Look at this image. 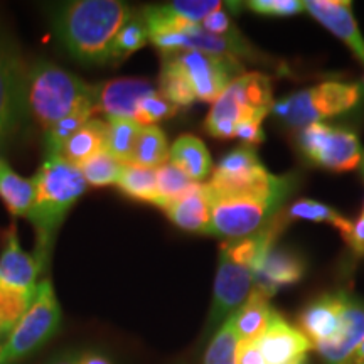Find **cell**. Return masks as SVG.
Returning <instances> with one entry per match:
<instances>
[{
	"label": "cell",
	"instance_id": "obj_1",
	"mask_svg": "<svg viewBox=\"0 0 364 364\" xmlns=\"http://www.w3.org/2000/svg\"><path fill=\"white\" fill-rule=\"evenodd\" d=\"M132 17L130 7L118 0H78L59 11L54 31L66 51L81 63L110 61L118 31Z\"/></svg>",
	"mask_w": 364,
	"mask_h": 364
},
{
	"label": "cell",
	"instance_id": "obj_2",
	"mask_svg": "<svg viewBox=\"0 0 364 364\" xmlns=\"http://www.w3.org/2000/svg\"><path fill=\"white\" fill-rule=\"evenodd\" d=\"M34 204L29 220L36 228L34 258L39 267H48L54 238L65 218L86 191L81 171L61 156H48L33 177Z\"/></svg>",
	"mask_w": 364,
	"mask_h": 364
},
{
	"label": "cell",
	"instance_id": "obj_3",
	"mask_svg": "<svg viewBox=\"0 0 364 364\" xmlns=\"http://www.w3.org/2000/svg\"><path fill=\"white\" fill-rule=\"evenodd\" d=\"M95 97V86L51 63H38L26 76V107L44 130Z\"/></svg>",
	"mask_w": 364,
	"mask_h": 364
},
{
	"label": "cell",
	"instance_id": "obj_4",
	"mask_svg": "<svg viewBox=\"0 0 364 364\" xmlns=\"http://www.w3.org/2000/svg\"><path fill=\"white\" fill-rule=\"evenodd\" d=\"M292 191L273 194L211 196V225L209 233L226 241L243 240L262 231L280 213L285 199Z\"/></svg>",
	"mask_w": 364,
	"mask_h": 364
},
{
	"label": "cell",
	"instance_id": "obj_5",
	"mask_svg": "<svg viewBox=\"0 0 364 364\" xmlns=\"http://www.w3.org/2000/svg\"><path fill=\"white\" fill-rule=\"evenodd\" d=\"M361 95V86L356 83L326 81L279 100L272 105L270 113L290 129L302 130L322 118L349 112L359 103Z\"/></svg>",
	"mask_w": 364,
	"mask_h": 364
},
{
	"label": "cell",
	"instance_id": "obj_6",
	"mask_svg": "<svg viewBox=\"0 0 364 364\" xmlns=\"http://www.w3.org/2000/svg\"><path fill=\"white\" fill-rule=\"evenodd\" d=\"M59 326H61V307L51 282H39L33 306L0 349V364H16L31 356L56 334Z\"/></svg>",
	"mask_w": 364,
	"mask_h": 364
},
{
	"label": "cell",
	"instance_id": "obj_7",
	"mask_svg": "<svg viewBox=\"0 0 364 364\" xmlns=\"http://www.w3.org/2000/svg\"><path fill=\"white\" fill-rule=\"evenodd\" d=\"M300 152L314 166L332 172H348L361 166L363 149L358 135L348 129L317 122L299 130Z\"/></svg>",
	"mask_w": 364,
	"mask_h": 364
},
{
	"label": "cell",
	"instance_id": "obj_8",
	"mask_svg": "<svg viewBox=\"0 0 364 364\" xmlns=\"http://www.w3.org/2000/svg\"><path fill=\"white\" fill-rule=\"evenodd\" d=\"M188 76L194 95L203 102L215 103L233 80L243 75L238 59L211 56L199 51H181L172 54Z\"/></svg>",
	"mask_w": 364,
	"mask_h": 364
},
{
	"label": "cell",
	"instance_id": "obj_9",
	"mask_svg": "<svg viewBox=\"0 0 364 364\" xmlns=\"http://www.w3.org/2000/svg\"><path fill=\"white\" fill-rule=\"evenodd\" d=\"M26 108V75L16 51L0 44V147L19 125Z\"/></svg>",
	"mask_w": 364,
	"mask_h": 364
},
{
	"label": "cell",
	"instance_id": "obj_10",
	"mask_svg": "<svg viewBox=\"0 0 364 364\" xmlns=\"http://www.w3.org/2000/svg\"><path fill=\"white\" fill-rule=\"evenodd\" d=\"M257 346L267 364H306L307 353L312 349L307 336L289 324L277 311L265 332L257 339Z\"/></svg>",
	"mask_w": 364,
	"mask_h": 364
},
{
	"label": "cell",
	"instance_id": "obj_11",
	"mask_svg": "<svg viewBox=\"0 0 364 364\" xmlns=\"http://www.w3.org/2000/svg\"><path fill=\"white\" fill-rule=\"evenodd\" d=\"M307 272L306 260L297 252L289 248L273 247L253 270V285L257 292L270 299L282 287L297 284Z\"/></svg>",
	"mask_w": 364,
	"mask_h": 364
},
{
	"label": "cell",
	"instance_id": "obj_12",
	"mask_svg": "<svg viewBox=\"0 0 364 364\" xmlns=\"http://www.w3.org/2000/svg\"><path fill=\"white\" fill-rule=\"evenodd\" d=\"M348 294H324L300 312L299 322L304 334L311 341L312 348L317 344L334 339L343 329V314Z\"/></svg>",
	"mask_w": 364,
	"mask_h": 364
},
{
	"label": "cell",
	"instance_id": "obj_13",
	"mask_svg": "<svg viewBox=\"0 0 364 364\" xmlns=\"http://www.w3.org/2000/svg\"><path fill=\"white\" fill-rule=\"evenodd\" d=\"M97 90V112H102L112 118H130L135 120L139 103L145 97L156 93L150 81L144 78H117L107 83L95 86Z\"/></svg>",
	"mask_w": 364,
	"mask_h": 364
},
{
	"label": "cell",
	"instance_id": "obj_14",
	"mask_svg": "<svg viewBox=\"0 0 364 364\" xmlns=\"http://www.w3.org/2000/svg\"><path fill=\"white\" fill-rule=\"evenodd\" d=\"M306 11L326 29L346 43L364 66V39L348 0H306Z\"/></svg>",
	"mask_w": 364,
	"mask_h": 364
},
{
	"label": "cell",
	"instance_id": "obj_15",
	"mask_svg": "<svg viewBox=\"0 0 364 364\" xmlns=\"http://www.w3.org/2000/svg\"><path fill=\"white\" fill-rule=\"evenodd\" d=\"M41 270L43 268L39 267L34 255L22 250L16 225L9 226L4 233L2 255H0V282L14 289H36Z\"/></svg>",
	"mask_w": 364,
	"mask_h": 364
},
{
	"label": "cell",
	"instance_id": "obj_16",
	"mask_svg": "<svg viewBox=\"0 0 364 364\" xmlns=\"http://www.w3.org/2000/svg\"><path fill=\"white\" fill-rule=\"evenodd\" d=\"M364 343V302L348 294L343 314V329L334 339L314 346L326 364H339Z\"/></svg>",
	"mask_w": 364,
	"mask_h": 364
},
{
	"label": "cell",
	"instance_id": "obj_17",
	"mask_svg": "<svg viewBox=\"0 0 364 364\" xmlns=\"http://www.w3.org/2000/svg\"><path fill=\"white\" fill-rule=\"evenodd\" d=\"M164 211L181 230L191 233H209L211 208H209L206 186L201 182H196L188 193L171 203Z\"/></svg>",
	"mask_w": 364,
	"mask_h": 364
},
{
	"label": "cell",
	"instance_id": "obj_18",
	"mask_svg": "<svg viewBox=\"0 0 364 364\" xmlns=\"http://www.w3.org/2000/svg\"><path fill=\"white\" fill-rule=\"evenodd\" d=\"M108 124L98 118H91L65 144L61 157L80 167L81 164L107 150Z\"/></svg>",
	"mask_w": 364,
	"mask_h": 364
},
{
	"label": "cell",
	"instance_id": "obj_19",
	"mask_svg": "<svg viewBox=\"0 0 364 364\" xmlns=\"http://www.w3.org/2000/svg\"><path fill=\"white\" fill-rule=\"evenodd\" d=\"M169 162L174 164L177 169H181L194 182L206 179L213 169V161L206 145L201 142V139L189 134L181 135L172 144Z\"/></svg>",
	"mask_w": 364,
	"mask_h": 364
},
{
	"label": "cell",
	"instance_id": "obj_20",
	"mask_svg": "<svg viewBox=\"0 0 364 364\" xmlns=\"http://www.w3.org/2000/svg\"><path fill=\"white\" fill-rule=\"evenodd\" d=\"M273 309L268 299L257 290H252L247 302L233 314L236 332L241 343L243 341H257L270 324Z\"/></svg>",
	"mask_w": 364,
	"mask_h": 364
},
{
	"label": "cell",
	"instance_id": "obj_21",
	"mask_svg": "<svg viewBox=\"0 0 364 364\" xmlns=\"http://www.w3.org/2000/svg\"><path fill=\"white\" fill-rule=\"evenodd\" d=\"M33 179L16 174L6 162H0V198L14 216H29L34 204Z\"/></svg>",
	"mask_w": 364,
	"mask_h": 364
},
{
	"label": "cell",
	"instance_id": "obj_22",
	"mask_svg": "<svg viewBox=\"0 0 364 364\" xmlns=\"http://www.w3.org/2000/svg\"><path fill=\"white\" fill-rule=\"evenodd\" d=\"M122 193L134 198L136 201L159 204L157 193V169L136 166V164H124L117 181Z\"/></svg>",
	"mask_w": 364,
	"mask_h": 364
},
{
	"label": "cell",
	"instance_id": "obj_23",
	"mask_svg": "<svg viewBox=\"0 0 364 364\" xmlns=\"http://www.w3.org/2000/svg\"><path fill=\"white\" fill-rule=\"evenodd\" d=\"M36 294H38V287L22 290L0 282V338L12 334L21 318L33 306Z\"/></svg>",
	"mask_w": 364,
	"mask_h": 364
},
{
	"label": "cell",
	"instance_id": "obj_24",
	"mask_svg": "<svg viewBox=\"0 0 364 364\" xmlns=\"http://www.w3.org/2000/svg\"><path fill=\"white\" fill-rule=\"evenodd\" d=\"M161 91L162 97L169 100L172 105L189 107L196 100L194 90L191 86L188 76L179 65V61L172 54H164V65L161 73Z\"/></svg>",
	"mask_w": 364,
	"mask_h": 364
},
{
	"label": "cell",
	"instance_id": "obj_25",
	"mask_svg": "<svg viewBox=\"0 0 364 364\" xmlns=\"http://www.w3.org/2000/svg\"><path fill=\"white\" fill-rule=\"evenodd\" d=\"M97 113V102H88L73 110L70 115L56 122L51 129L46 130V149L48 156H61V150L73 135Z\"/></svg>",
	"mask_w": 364,
	"mask_h": 364
},
{
	"label": "cell",
	"instance_id": "obj_26",
	"mask_svg": "<svg viewBox=\"0 0 364 364\" xmlns=\"http://www.w3.org/2000/svg\"><path fill=\"white\" fill-rule=\"evenodd\" d=\"M169 152L171 149L166 134L157 125L144 127L135 144L132 164L159 169L164 164L169 162Z\"/></svg>",
	"mask_w": 364,
	"mask_h": 364
},
{
	"label": "cell",
	"instance_id": "obj_27",
	"mask_svg": "<svg viewBox=\"0 0 364 364\" xmlns=\"http://www.w3.org/2000/svg\"><path fill=\"white\" fill-rule=\"evenodd\" d=\"M287 220H306L312 223H326V225L334 226L341 236L346 240L351 233L353 221L341 215L338 209L327 206V204L312 201V199H299L287 211Z\"/></svg>",
	"mask_w": 364,
	"mask_h": 364
},
{
	"label": "cell",
	"instance_id": "obj_28",
	"mask_svg": "<svg viewBox=\"0 0 364 364\" xmlns=\"http://www.w3.org/2000/svg\"><path fill=\"white\" fill-rule=\"evenodd\" d=\"M144 127L130 118L108 120L107 152L120 164H132L135 144Z\"/></svg>",
	"mask_w": 364,
	"mask_h": 364
},
{
	"label": "cell",
	"instance_id": "obj_29",
	"mask_svg": "<svg viewBox=\"0 0 364 364\" xmlns=\"http://www.w3.org/2000/svg\"><path fill=\"white\" fill-rule=\"evenodd\" d=\"M238 346V332H236L233 316H230L213 336L211 343L204 353L203 364H236Z\"/></svg>",
	"mask_w": 364,
	"mask_h": 364
},
{
	"label": "cell",
	"instance_id": "obj_30",
	"mask_svg": "<svg viewBox=\"0 0 364 364\" xmlns=\"http://www.w3.org/2000/svg\"><path fill=\"white\" fill-rule=\"evenodd\" d=\"M149 41V31L145 26L144 17H136L132 14V17L125 22V26L118 31L115 41L112 46L110 61H122L129 58L139 49H142Z\"/></svg>",
	"mask_w": 364,
	"mask_h": 364
},
{
	"label": "cell",
	"instance_id": "obj_31",
	"mask_svg": "<svg viewBox=\"0 0 364 364\" xmlns=\"http://www.w3.org/2000/svg\"><path fill=\"white\" fill-rule=\"evenodd\" d=\"M196 182L177 169L174 164L167 162L157 169V193H159V208L166 209L171 203L179 199L193 188Z\"/></svg>",
	"mask_w": 364,
	"mask_h": 364
},
{
	"label": "cell",
	"instance_id": "obj_32",
	"mask_svg": "<svg viewBox=\"0 0 364 364\" xmlns=\"http://www.w3.org/2000/svg\"><path fill=\"white\" fill-rule=\"evenodd\" d=\"M122 166L124 164L118 162L117 159H113L105 150V152H100L95 157H91L81 164L78 169L83 174L86 184L95 186V188H103V186L117 184Z\"/></svg>",
	"mask_w": 364,
	"mask_h": 364
},
{
	"label": "cell",
	"instance_id": "obj_33",
	"mask_svg": "<svg viewBox=\"0 0 364 364\" xmlns=\"http://www.w3.org/2000/svg\"><path fill=\"white\" fill-rule=\"evenodd\" d=\"M223 2L216 0H174V2L162 4L164 12L172 19L184 22V24H199L209 14L220 11Z\"/></svg>",
	"mask_w": 364,
	"mask_h": 364
},
{
	"label": "cell",
	"instance_id": "obj_34",
	"mask_svg": "<svg viewBox=\"0 0 364 364\" xmlns=\"http://www.w3.org/2000/svg\"><path fill=\"white\" fill-rule=\"evenodd\" d=\"M177 113V107L172 105L169 100L162 97L159 91L145 97L142 102L139 103L135 113V122L142 127L156 125L157 122L166 120V118L174 117Z\"/></svg>",
	"mask_w": 364,
	"mask_h": 364
},
{
	"label": "cell",
	"instance_id": "obj_35",
	"mask_svg": "<svg viewBox=\"0 0 364 364\" xmlns=\"http://www.w3.org/2000/svg\"><path fill=\"white\" fill-rule=\"evenodd\" d=\"M262 162L252 147H238L221 159L215 171L223 174H241L260 167Z\"/></svg>",
	"mask_w": 364,
	"mask_h": 364
},
{
	"label": "cell",
	"instance_id": "obj_36",
	"mask_svg": "<svg viewBox=\"0 0 364 364\" xmlns=\"http://www.w3.org/2000/svg\"><path fill=\"white\" fill-rule=\"evenodd\" d=\"M247 6L250 11L273 17H289L306 11L300 0H252Z\"/></svg>",
	"mask_w": 364,
	"mask_h": 364
},
{
	"label": "cell",
	"instance_id": "obj_37",
	"mask_svg": "<svg viewBox=\"0 0 364 364\" xmlns=\"http://www.w3.org/2000/svg\"><path fill=\"white\" fill-rule=\"evenodd\" d=\"M203 27L208 31V33L215 36H231L236 33L233 22H231L230 16H228V12L223 7L220 11L209 14L206 19L203 21Z\"/></svg>",
	"mask_w": 364,
	"mask_h": 364
},
{
	"label": "cell",
	"instance_id": "obj_38",
	"mask_svg": "<svg viewBox=\"0 0 364 364\" xmlns=\"http://www.w3.org/2000/svg\"><path fill=\"white\" fill-rule=\"evenodd\" d=\"M265 118H250L238 124L236 127V139H241L245 144L248 145H257L262 144L265 140V134H263L262 124Z\"/></svg>",
	"mask_w": 364,
	"mask_h": 364
},
{
	"label": "cell",
	"instance_id": "obj_39",
	"mask_svg": "<svg viewBox=\"0 0 364 364\" xmlns=\"http://www.w3.org/2000/svg\"><path fill=\"white\" fill-rule=\"evenodd\" d=\"M236 364H267L265 358L262 356L260 349H258L257 341H243V343L240 341Z\"/></svg>",
	"mask_w": 364,
	"mask_h": 364
},
{
	"label": "cell",
	"instance_id": "obj_40",
	"mask_svg": "<svg viewBox=\"0 0 364 364\" xmlns=\"http://www.w3.org/2000/svg\"><path fill=\"white\" fill-rule=\"evenodd\" d=\"M348 247L359 255H364V211L363 215L358 218L356 221H353L351 233L346 238Z\"/></svg>",
	"mask_w": 364,
	"mask_h": 364
},
{
	"label": "cell",
	"instance_id": "obj_41",
	"mask_svg": "<svg viewBox=\"0 0 364 364\" xmlns=\"http://www.w3.org/2000/svg\"><path fill=\"white\" fill-rule=\"evenodd\" d=\"M80 364H112V361L98 353H86L81 354Z\"/></svg>",
	"mask_w": 364,
	"mask_h": 364
},
{
	"label": "cell",
	"instance_id": "obj_42",
	"mask_svg": "<svg viewBox=\"0 0 364 364\" xmlns=\"http://www.w3.org/2000/svg\"><path fill=\"white\" fill-rule=\"evenodd\" d=\"M339 364H364V343L359 344L358 348Z\"/></svg>",
	"mask_w": 364,
	"mask_h": 364
},
{
	"label": "cell",
	"instance_id": "obj_43",
	"mask_svg": "<svg viewBox=\"0 0 364 364\" xmlns=\"http://www.w3.org/2000/svg\"><path fill=\"white\" fill-rule=\"evenodd\" d=\"M80 354L76 353H65L61 356L54 358L48 364H80Z\"/></svg>",
	"mask_w": 364,
	"mask_h": 364
},
{
	"label": "cell",
	"instance_id": "obj_44",
	"mask_svg": "<svg viewBox=\"0 0 364 364\" xmlns=\"http://www.w3.org/2000/svg\"><path fill=\"white\" fill-rule=\"evenodd\" d=\"M361 169H363V176H364V154H363V161H361Z\"/></svg>",
	"mask_w": 364,
	"mask_h": 364
},
{
	"label": "cell",
	"instance_id": "obj_45",
	"mask_svg": "<svg viewBox=\"0 0 364 364\" xmlns=\"http://www.w3.org/2000/svg\"><path fill=\"white\" fill-rule=\"evenodd\" d=\"M0 162H2V161H0Z\"/></svg>",
	"mask_w": 364,
	"mask_h": 364
}]
</instances>
